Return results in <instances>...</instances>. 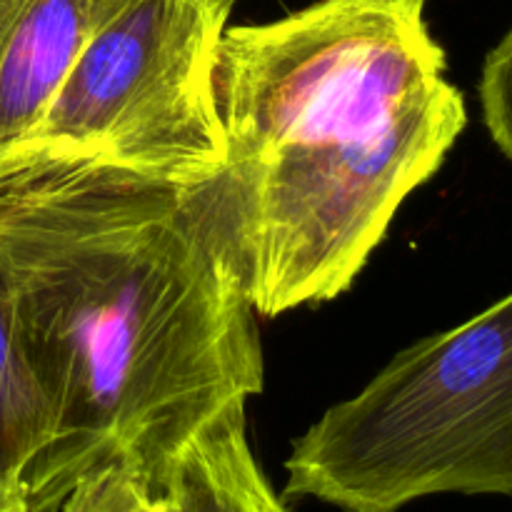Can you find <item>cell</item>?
Masks as SVG:
<instances>
[{"label": "cell", "instance_id": "1", "mask_svg": "<svg viewBox=\"0 0 512 512\" xmlns=\"http://www.w3.org/2000/svg\"><path fill=\"white\" fill-rule=\"evenodd\" d=\"M0 293L55 413L25 478L30 512H60L80 478L168 463L263 390L255 308L210 178L85 158L0 178Z\"/></svg>", "mask_w": 512, "mask_h": 512}, {"label": "cell", "instance_id": "6", "mask_svg": "<svg viewBox=\"0 0 512 512\" xmlns=\"http://www.w3.org/2000/svg\"><path fill=\"white\" fill-rule=\"evenodd\" d=\"M100 0H0V175L63 85Z\"/></svg>", "mask_w": 512, "mask_h": 512}, {"label": "cell", "instance_id": "10", "mask_svg": "<svg viewBox=\"0 0 512 512\" xmlns=\"http://www.w3.org/2000/svg\"><path fill=\"white\" fill-rule=\"evenodd\" d=\"M208 3L215 5V8L225 10V13H230V10L235 8V3H238V0H208Z\"/></svg>", "mask_w": 512, "mask_h": 512}, {"label": "cell", "instance_id": "7", "mask_svg": "<svg viewBox=\"0 0 512 512\" xmlns=\"http://www.w3.org/2000/svg\"><path fill=\"white\" fill-rule=\"evenodd\" d=\"M55 440V413L0 293V480L25 483Z\"/></svg>", "mask_w": 512, "mask_h": 512}, {"label": "cell", "instance_id": "3", "mask_svg": "<svg viewBox=\"0 0 512 512\" xmlns=\"http://www.w3.org/2000/svg\"><path fill=\"white\" fill-rule=\"evenodd\" d=\"M285 475V498L343 512H400L433 495L512 500V293L325 410Z\"/></svg>", "mask_w": 512, "mask_h": 512}, {"label": "cell", "instance_id": "2", "mask_svg": "<svg viewBox=\"0 0 512 512\" xmlns=\"http://www.w3.org/2000/svg\"><path fill=\"white\" fill-rule=\"evenodd\" d=\"M425 0H318L220 35L210 175L258 315L353 285L468 123Z\"/></svg>", "mask_w": 512, "mask_h": 512}, {"label": "cell", "instance_id": "4", "mask_svg": "<svg viewBox=\"0 0 512 512\" xmlns=\"http://www.w3.org/2000/svg\"><path fill=\"white\" fill-rule=\"evenodd\" d=\"M228 18L208 0H100L48 113L0 178L45 158L178 180L218 173L215 55Z\"/></svg>", "mask_w": 512, "mask_h": 512}, {"label": "cell", "instance_id": "9", "mask_svg": "<svg viewBox=\"0 0 512 512\" xmlns=\"http://www.w3.org/2000/svg\"><path fill=\"white\" fill-rule=\"evenodd\" d=\"M0 512H30L23 485L0 480Z\"/></svg>", "mask_w": 512, "mask_h": 512}, {"label": "cell", "instance_id": "8", "mask_svg": "<svg viewBox=\"0 0 512 512\" xmlns=\"http://www.w3.org/2000/svg\"><path fill=\"white\" fill-rule=\"evenodd\" d=\"M483 118L503 155L512 160V28L490 50L480 78Z\"/></svg>", "mask_w": 512, "mask_h": 512}, {"label": "cell", "instance_id": "5", "mask_svg": "<svg viewBox=\"0 0 512 512\" xmlns=\"http://www.w3.org/2000/svg\"><path fill=\"white\" fill-rule=\"evenodd\" d=\"M60 512H290L260 470L245 405L200 428L168 463L135 470L125 460L103 465L75 483Z\"/></svg>", "mask_w": 512, "mask_h": 512}]
</instances>
